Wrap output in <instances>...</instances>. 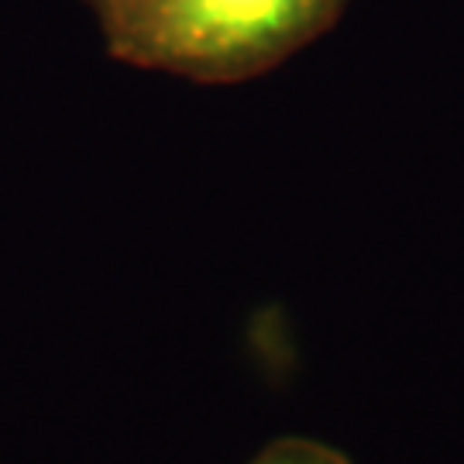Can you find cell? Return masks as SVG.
Masks as SVG:
<instances>
[{"instance_id":"2","label":"cell","mask_w":464,"mask_h":464,"mask_svg":"<svg viewBox=\"0 0 464 464\" xmlns=\"http://www.w3.org/2000/svg\"><path fill=\"white\" fill-rule=\"evenodd\" d=\"M251 464H348L341 454H334L324 444H310V440H279L272 444L266 454H258Z\"/></svg>"},{"instance_id":"1","label":"cell","mask_w":464,"mask_h":464,"mask_svg":"<svg viewBox=\"0 0 464 464\" xmlns=\"http://www.w3.org/2000/svg\"><path fill=\"white\" fill-rule=\"evenodd\" d=\"M348 0H107L117 59L197 83H241L331 28Z\"/></svg>"},{"instance_id":"3","label":"cell","mask_w":464,"mask_h":464,"mask_svg":"<svg viewBox=\"0 0 464 464\" xmlns=\"http://www.w3.org/2000/svg\"><path fill=\"white\" fill-rule=\"evenodd\" d=\"M93 4H97V7H100V4H107V0H93Z\"/></svg>"}]
</instances>
